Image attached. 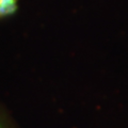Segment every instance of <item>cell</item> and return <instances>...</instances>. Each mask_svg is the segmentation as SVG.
I'll return each mask as SVG.
<instances>
[{
	"label": "cell",
	"instance_id": "cell-1",
	"mask_svg": "<svg viewBox=\"0 0 128 128\" xmlns=\"http://www.w3.org/2000/svg\"><path fill=\"white\" fill-rule=\"evenodd\" d=\"M18 0H0V17L12 15L17 10Z\"/></svg>",
	"mask_w": 128,
	"mask_h": 128
}]
</instances>
